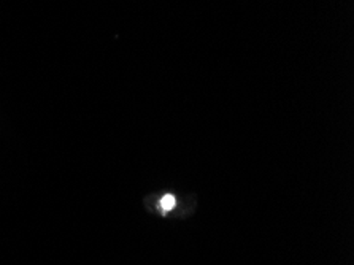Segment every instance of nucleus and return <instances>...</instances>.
Returning a JSON list of instances; mask_svg holds the SVG:
<instances>
[{"instance_id":"1","label":"nucleus","mask_w":354,"mask_h":265,"mask_svg":"<svg viewBox=\"0 0 354 265\" xmlns=\"http://www.w3.org/2000/svg\"><path fill=\"white\" fill-rule=\"evenodd\" d=\"M159 205H160V210H162L164 213H169V212H171V210L175 208L176 199L174 196H170V194H167V196H164L162 199H160Z\"/></svg>"}]
</instances>
